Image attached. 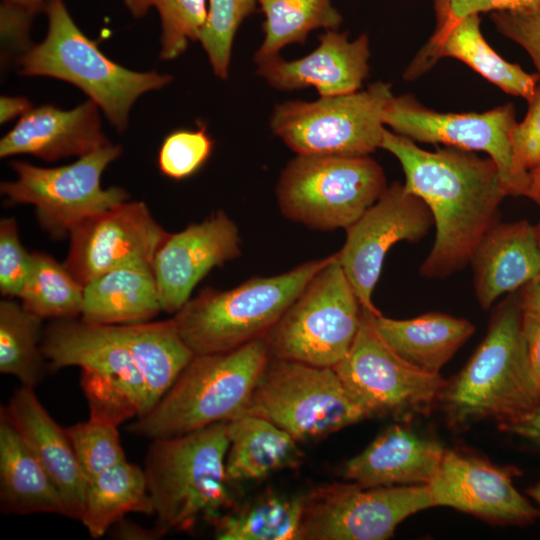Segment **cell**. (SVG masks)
Wrapping results in <instances>:
<instances>
[{
	"label": "cell",
	"mask_w": 540,
	"mask_h": 540,
	"mask_svg": "<svg viewBox=\"0 0 540 540\" xmlns=\"http://www.w3.org/2000/svg\"><path fill=\"white\" fill-rule=\"evenodd\" d=\"M257 4L258 0H208L207 18L199 41L217 77H228L236 32Z\"/></svg>",
	"instance_id": "8d00e7d4"
},
{
	"label": "cell",
	"mask_w": 540,
	"mask_h": 540,
	"mask_svg": "<svg viewBox=\"0 0 540 540\" xmlns=\"http://www.w3.org/2000/svg\"><path fill=\"white\" fill-rule=\"evenodd\" d=\"M393 97L389 84L376 82L316 101H286L274 108L270 128L296 154L369 155L380 148Z\"/></svg>",
	"instance_id": "8fae6325"
},
{
	"label": "cell",
	"mask_w": 540,
	"mask_h": 540,
	"mask_svg": "<svg viewBox=\"0 0 540 540\" xmlns=\"http://www.w3.org/2000/svg\"><path fill=\"white\" fill-rule=\"evenodd\" d=\"M522 312L540 316V274L518 291Z\"/></svg>",
	"instance_id": "7dc6e473"
},
{
	"label": "cell",
	"mask_w": 540,
	"mask_h": 540,
	"mask_svg": "<svg viewBox=\"0 0 540 540\" xmlns=\"http://www.w3.org/2000/svg\"><path fill=\"white\" fill-rule=\"evenodd\" d=\"M44 12L47 35L20 56L19 74L73 84L119 132L126 129L130 109L141 95L172 81L171 75L132 71L106 57L75 24L62 0H50Z\"/></svg>",
	"instance_id": "8992f818"
},
{
	"label": "cell",
	"mask_w": 540,
	"mask_h": 540,
	"mask_svg": "<svg viewBox=\"0 0 540 540\" xmlns=\"http://www.w3.org/2000/svg\"><path fill=\"white\" fill-rule=\"evenodd\" d=\"M434 506L451 507L500 525L524 526L540 509L514 486L512 474L492 463L446 449L427 484Z\"/></svg>",
	"instance_id": "ac0fdd59"
},
{
	"label": "cell",
	"mask_w": 540,
	"mask_h": 540,
	"mask_svg": "<svg viewBox=\"0 0 540 540\" xmlns=\"http://www.w3.org/2000/svg\"><path fill=\"white\" fill-rule=\"evenodd\" d=\"M77 461L88 481L126 460L118 426L89 416L65 428Z\"/></svg>",
	"instance_id": "74e56055"
},
{
	"label": "cell",
	"mask_w": 540,
	"mask_h": 540,
	"mask_svg": "<svg viewBox=\"0 0 540 540\" xmlns=\"http://www.w3.org/2000/svg\"><path fill=\"white\" fill-rule=\"evenodd\" d=\"M530 199L540 205V172L537 173L532 179Z\"/></svg>",
	"instance_id": "f907efd6"
},
{
	"label": "cell",
	"mask_w": 540,
	"mask_h": 540,
	"mask_svg": "<svg viewBox=\"0 0 540 540\" xmlns=\"http://www.w3.org/2000/svg\"><path fill=\"white\" fill-rule=\"evenodd\" d=\"M539 401L516 291L498 305L484 339L462 370L446 382L438 403L457 429L485 419L499 424L517 420Z\"/></svg>",
	"instance_id": "7a4b0ae2"
},
{
	"label": "cell",
	"mask_w": 540,
	"mask_h": 540,
	"mask_svg": "<svg viewBox=\"0 0 540 540\" xmlns=\"http://www.w3.org/2000/svg\"><path fill=\"white\" fill-rule=\"evenodd\" d=\"M331 255L279 275L252 277L230 290H202L174 314L178 332L194 355L234 350L267 336Z\"/></svg>",
	"instance_id": "5b68a950"
},
{
	"label": "cell",
	"mask_w": 540,
	"mask_h": 540,
	"mask_svg": "<svg viewBox=\"0 0 540 540\" xmlns=\"http://www.w3.org/2000/svg\"><path fill=\"white\" fill-rule=\"evenodd\" d=\"M115 326L143 377L149 411L171 388L194 353L181 338L173 318Z\"/></svg>",
	"instance_id": "f546056e"
},
{
	"label": "cell",
	"mask_w": 540,
	"mask_h": 540,
	"mask_svg": "<svg viewBox=\"0 0 540 540\" xmlns=\"http://www.w3.org/2000/svg\"><path fill=\"white\" fill-rule=\"evenodd\" d=\"M535 232H536L538 247H539V250H540V220H539L538 224L535 226Z\"/></svg>",
	"instance_id": "f5cc1de1"
},
{
	"label": "cell",
	"mask_w": 540,
	"mask_h": 540,
	"mask_svg": "<svg viewBox=\"0 0 540 540\" xmlns=\"http://www.w3.org/2000/svg\"><path fill=\"white\" fill-rule=\"evenodd\" d=\"M499 428L503 432L540 442V401L528 414L517 420L499 424Z\"/></svg>",
	"instance_id": "bcb514c9"
},
{
	"label": "cell",
	"mask_w": 540,
	"mask_h": 540,
	"mask_svg": "<svg viewBox=\"0 0 540 540\" xmlns=\"http://www.w3.org/2000/svg\"><path fill=\"white\" fill-rule=\"evenodd\" d=\"M32 18L33 16L20 9L1 4V38L6 50H20L24 53L30 48L29 30Z\"/></svg>",
	"instance_id": "7bdbcfd3"
},
{
	"label": "cell",
	"mask_w": 540,
	"mask_h": 540,
	"mask_svg": "<svg viewBox=\"0 0 540 540\" xmlns=\"http://www.w3.org/2000/svg\"><path fill=\"white\" fill-rule=\"evenodd\" d=\"M264 14V39L254 60L278 55L290 44H304L319 28L337 30L342 16L332 0H258Z\"/></svg>",
	"instance_id": "1f68e13d"
},
{
	"label": "cell",
	"mask_w": 540,
	"mask_h": 540,
	"mask_svg": "<svg viewBox=\"0 0 540 540\" xmlns=\"http://www.w3.org/2000/svg\"><path fill=\"white\" fill-rule=\"evenodd\" d=\"M110 144L92 100L71 110L53 105L31 108L0 141V157L28 154L52 162L89 154Z\"/></svg>",
	"instance_id": "44dd1931"
},
{
	"label": "cell",
	"mask_w": 540,
	"mask_h": 540,
	"mask_svg": "<svg viewBox=\"0 0 540 540\" xmlns=\"http://www.w3.org/2000/svg\"><path fill=\"white\" fill-rule=\"evenodd\" d=\"M128 513L154 514L144 470L124 460L87 483L80 521L92 538L102 537Z\"/></svg>",
	"instance_id": "4dcf8cb0"
},
{
	"label": "cell",
	"mask_w": 540,
	"mask_h": 540,
	"mask_svg": "<svg viewBox=\"0 0 540 540\" xmlns=\"http://www.w3.org/2000/svg\"><path fill=\"white\" fill-rule=\"evenodd\" d=\"M240 254L238 228L223 211L169 233L152 263L162 311L177 313L210 270Z\"/></svg>",
	"instance_id": "d6986e66"
},
{
	"label": "cell",
	"mask_w": 540,
	"mask_h": 540,
	"mask_svg": "<svg viewBox=\"0 0 540 540\" xmlns=\"http://www.w3.org/2000/svg\"><path fill=\"white\" fill-rule=\"evenodd\" d=\"M84 286L53 257L31 253L30 270L19 296L22 304L42 318L75 319L81 315Z\"/></svg>",
	"instance_id": "e575fe53"
},
{
	"label": "cell",
	"mask_w": 540,
	"mask_h": 540,
	"mask_svg": "<svg viewBox=\"0 0 540 540\" xmlns=\"http://www.w3.org/2000/svg\"><path fill=\"white\" fill-rule=\"evenodd\" d=\"M491 20L498 32L518 44L529 55L540 83V4L494 11Z\"/></svg>",
	"instance_id": "b9f144b4"
},
{
	"label": "cell",
	"mask_w": 540,
	"mask_h": 540,
	"mask_svg": "<svg viewBox=\"0 0 540 540\" xmlns=\"http://www.w3.org/2000/svg\"><path fill=\"white\" fill-rule=\"evenodd\" d=\"M470 263L477 301L489 309L501 295L518 291L540 274L535 226L526 220L496 222L481 239Z\"/></svg>",
	"instance_id": "d4e9b609"
},
{
	"label": "cell",
	"mask_w": 540,
	"mask_h": 540,
	"mask_svg": "<svg viewBox=\"0 0 540 540\" xmlns=\"http://www.w3.org/2000/svg\"><path fill=\"white\" fill-rule=\"evenodd\" d=\"M121 152L120 146L110 143L55 168L13 161L16 179L2 182L1 194L10 203L33 205L41 228L52 238L62 239L83 220L128 199L123 188L101 186L104 170Z\"/></svg>",
	"instance_id": "7c38bea8"
},
{
	"label": "cell",
	"mask_w": 540,
	"mask_h": 540,
	"mask_svg": "<svg viewBox=\"0 0 540 540\" xmlns=\"http://www.w3.org/2000/svg\"><path fill=\"white\" fill-rule=\"evenodd\" d=\"M451 16L460 18L481 12L514 10L540 4V0H435Z\"/></svg>",
	"instance_id": "ee69618b"
},
{
	"label": "cell",
	"mask_w": 540,
	"mask_h": 540,
	"mask_svg": "<svg viewBox=\"0 0 540 540\" xmlns=\"http://www.w3.org/2000/svg\"><path fill=\"white\" fill-rule=\"evenodd\" d=\"M227 435L226 474L231 483L260 480L301 462L298 441L265 418L243 413L227 422Z\"/></svg>",
	"instance_id": "f1b7e54d"
},
{
	"label": "cell",
	"mask_w": 540,
	"mask_h": 540,
	"mask_svg": "<svg viewBox=\"0 0 540 540\" xmlns=\"http://www.w3.org/2000/svg\"><path fill=\"white\" fill-rule=\"evenodd\" d=\"M372 320L380 337L393 351L431 373H440L475 331L469 320L440 312L403 320L380 313L373 314Z\"/></svg>",
	"instance_id": "4316f807"
},
{
	"label": "cell",
	"mask_w": 540,
	"mask_h": 540,
	"mask_svg": "<svg viewBox=\"0 0 540 540\" xmlns=\"http://www.w3.org/2000/svg\"><path fill=\"white\" fill-rule=\"evenodd\" d=\"M270 357L262 337L234 350L194 355L165 395L127 427L151 440L183 435L245 413Z\"/></svg>",
	"instance_id": "277c9868"
},
{
	"label": "cell",
	"mask_w": 540,
	"mask_h": 540,
	"mask_svg": "<svg viewBox=\"0 0 540 540\" xmlns=\"http://www.w3.org/2000/svg\"><path fill=\"white\" fill-rule=\"evenodd\" d=\"M527 102V113L512 133L511 153L517 196L530 198L532 179L540 172V83Z\"/></svg>",
	"instance_id": "f35d334b"
},
{
	"label": "cell",
	"mask_w": 540,
	"mask_h": 540,
	"mask_svg": "<svg viewBox=\"0 0 540 540\" xmlns=\"http://www.w3.org/2000/svg\"><path fill=\"white\" fill-rule=\"evenodd\" d=\"M213 150L206 126L196 130H177L163 141L158 155L160 171L173 179L187 178L197 172Z\"/></svg>",
	"instance_id": "ab89813d"
},
{
	"label": "cell",
	"mask_w": 540,
	"mask_h": 540,
	"mask_svg": "<svg viewBox=\"0 0 540 540\" xmlns=\"http://www.w3.org/2000/svg\"><path fill=\"white\" fill-rule=\"evenodd\" d=\"M433 225V216L424 201L407 191L404 184L393 182L346 229L338 259L362 308L376 315L381 313L372 294L389 249L400 241L421 240Z\"/></svg>",
	"instance_id": "9a60e30c"
},
{
	"label": "cell",
	"mask_w": 540,
	"mask_h": 540,
	"mask_svg": "<svg viewBox=\"0 0 540 540\" xmlns=\"http://www.w3.org/2000/svg\"><path fill=\"white\" fill-rule=\"evenodd\" d=\"M42 319L11 297L0 302V372L33 388L46 360L39 343Z\"/></svg>",
	"instance_id": "836d02e7"
},
{
	"label": "cell",
	"mask_w": 540,
	"mask_h": 540,
	"mask_svg": "<svg viewBox=\"0 0 540 540\" xmlns=\"http://www.w3.org/2000/svg\"><path fill=\"white\" fill-rule=\"evenodd\" d=\"M437 27L405 73L417 77L442 57L458 59L504 92L528 101L539 84L537 74L500 57L484 39L479 14L456 18L435 4Z\"/></svg>",
	"instance_id": "7402d4cb"
},
{
	"label": "cell",
	"mask_w": 540,
	"mask_h": 540,
	"mask_svg": "<svg viewBox=\"0 0 540 540\" xmlns=\"http://www.w3.org/2000/svg\"><path fill=\"white\" fill-rule=\"evenodd\" d=\"M522 330L531 370L540 387V316L522 312Z\"/></svg>",
	"instance_id": "f6af8a7d"
},
{
	"label": "cell",
	"mask_w": 540,
	"mask_h": 540,
	"mask_svg": "<svg viewBox=\"0 0 540 540\" xmlns=\"http://www.w3.org/2000/svg\"><path fill=\"white\" fill-rule=\"evenodd\" d=\"M32 108L24 97L2 96L0 98V122L4 124L16 117H21Z\"/></svg>",
	"instance_id": "c3c4849f"
},
{
	"label": "cell",
	"mask_w": 540,
	"mask_h": 540,
	"mask_svg": "<svg viewBox=\"0 0 540 540\" xmlns=\"http://www.w3.org/2000/svg\"><path fill=\"white\" fill-rule=\"evenodd\" d=\"M228 446L227 422L151 441L143 470L160 534L218 521L232 505Z\"/></svg>",
	"instance_id": "3957f363"
},
{
	"label": "cell",
	"mask_w": 540,
	"mask_h": 540,
	"mask_svg": "<svg viewBox=\"0 0 540 540\" xmlns=\"http://www.w3.org/2000/svg\"><path fill=\"white\" fill-rule=\"evenodd\" d=\"M380 148L400 162L406 190L422 199L433 216L435 241L421 275L445 278L463 269L509 196L497 164L454 147L427 151L387 129Z\"/></svg>",
	"instance_id": "6da1fadb"
},
{
	"label": "cell",
	"mask_w": 540,
	"mask_h": 540,
	"mask_svg": "<svg viewBox=\"0 0 540 540\" xmlns=\"http://www.w3.org/2000/svg\"><path fill=\"white\" fill-rule=\"evenodd\" d=\"M369 39L363 34L349 41L346 33L327 30L308 55L285 60L279 54L254 60L257 74L281 91L314 87L320 97L353 93L369 72Z\"/></svg>",
	"instance_id": "ffe728a7"
},
{
	"label": "cell",
	"mask_w": 540,
	"mask_h": 540,
	"mask_svg": "<svg viewBox=\"0 0 540 540\" xmlns=\"http://www.w3.org/2000/svg\"><path fill=\"white\" fill-rule=\"evenodd\" d=\"M372 315L362 308L354 342L333 369L369 418L391 416L406 421L428 415L447 381L440 373L422 370L393 351L376 331Z\"/></svg>",
	"instance_id": "4fadbf2b"
},
{
	"label": "cell",
	"mask_w": 540,
	"mask_h": 540,
	"mask_svg": "<svg viewBox=\"0 0 540 540\" xmlns=\"http://www.w3.org/2000/svg\"><path fill=\"white\" fill-rule=\"evenodd\" d=\"M31 253L23 247L14 218L0 222V292L3 296H20L29 274Z\"/></svg>",
	"instance_id": "60d3db41"
},
{
	"label": "cell",
	"mask_w": 540,
	"mask_h": 540,
	"mask_svg": "<svg viewBox=\"0 0 540 540\" xmlns=\"http://www.w3.org/2000/svg\"><path fill=\"white\" fill-rule=\"evenodd\" d=\"M305 510V494L267 495L221 517L220 540H298Z\"/></svg>",
	"instance_id": "d6a6232c"
},
{
	"label": "cell",
	"mask_w": 540,
	"mask_h": 540,
	"mask_svg": "<svg viewBox=\"0 0 540 540\" xmlns=\"http://www.w3.org/2000/svg\"><path fill=\"white\" fill-rule=\"evenodd\" d=\"M49 1L50 0H3L1 4L20 9L31 16H34L40 11L44 12Z\"/></svg>",
	"instance_id": "681fc988"
},
{
	"label": "cell",
	"mask_w": 540,
	"mask_h": 540,
	"mask_svg": "<svg viewBox=\"0 0 540 540\" xmlns=\"http://www.w3.org/2000/svg\"><path fill=\"white\" fill-rule=\"evenodd\" d=\"M384 122L412 141L486 153L497 164L508 195L517 196L511 153V137L517 125L513 104L483 113H441L424 107L410 95L394 96Z\"/></svg>",
	"instance_id": "2e32d148"
},
{
	"label": "cell",
	"mask_w": 540,
	"mask_h": 540,
	"mask_svg": "<svg viewBox=\"0 0 540 540\" xmlns=\"http://www.w3.org/2000/svg\"><path fill=\"white\" fill-rule=\"evenodd\" d=\"M41 350L53 370L81 368L90 417L119 426L148 411L143 377L115 325L56 319L44 332Z\"/></svg>",
	"instance_id": "52a82bcc"
},
{
	"label": "cell",
	"mask_w": 540,
	"mask_h": 540,
	"mask_svg": "<svg viewBox=\"0 0 540 540\" xmlns=\"http://www.w3.org/2000/svg\"><path fill=\"white\" fill-rule=\"evenodd\" d=\"M0 506L3 513L67 517L64 499L42 464L0 414Z\"/></svg>",
	"instance_id": "83f0119b"
},
{
	"label": "cell",
	"mask_w": 540,
	"mask_h": 540,
	"mask_svg": "<svg viewBox=\"0 0 540 540\" xmlns=\"http://www.w3.org/2000/svg\"><path fill=\"white\" fill-rule=\"evenodd\" d=\"M527 494L537 504L538 508L540 509V482L528 488Z\"/></svg>",
	"instance_id": "816d5d0a"
},
{
	"label": "cell",
	"mask_w": 540,
	"mask_h": 540,
	"mask_svg": "<svg viewBox=\"0 0 540 540\" xmlns=\"http://www.w3.org/2000/svg\"><path fill=\"white\" fill-rule=\"evenodd\" d=\"M433 506L427 485L319 487L305 494L298 540L388 539L406 518Z\"/></svg>",
	"instance_id": "5bb4252c"
},
{
	"label": "cell",
	"mask_w": 540,
	"mask_h": 540,
	"mask_svg": "<svg viewBox=\"0 0 540 540\" xmlns=\"http://www.w3.org/2000/svg\"><path fill=\"white\" fill-rule=\"evenodd\" d=\"M361 313L338 253L332 254L267 334L270 356L333 368L349 352Z\"/></svg>",
	"instance_id": "30bf717a"
},
{
	"label": "cell",
	"mask_w": 540,
	"mask_h": 540,
	"mask_svg": "<svg viewBox=\"0 0 540 540\" xmlns=\"http://www.w3.org/2000/svg\"><path fill=\"white\" fill-rule=\"evenodd\" d=\"M245 413L267 419L297 441L321 438L369 418L333 368L272 356Z\"/></svg>",
	"instance_id": "9c48e42d"
},
{
	"label": "cell",
	"mask_w": 540,
	"mask_h": 540,
	"mask_svg": "<svg viewBox=\"0 0 540 540\" xmlns=\"http://www.w3.org/2000/svg\"><path fill=\"white\" fill-rule=\"evenodd\" d=\"M135 18L155 8L161 19V50L163 60H173L185 52L190 41L200 38L205 25L207 0H123Z\"/></svg>",
	"instance_id": "d590c367"
},
{
	"label": "cell",
	"mask_w": 540,
	"mask_h": 540,
	"mask_svg": "<svg viewBox=\"0 0 540 540\" xmlns=\"http://www.w3.org/2000/svg\"><path fill=\"white\" fill-rule=\"evenodd\" d=\"M168 235L145 203L124 201L83 220L70 231L69 250L63 264L85 286L121 266H152Z\"/></svg>",
	"instance_id": "e0dca14e"
},
{
	"label": "cell",
	"mask_w": 540,
	"mask_h": 540,
	"mask_svg": "<svg viewBox=\"0 0 540 540\" xmlns=\"http://www.w3.org/2000/svg\"><path fill=\"white\" fill-rule=\"evenodd\" d=\"M161 309L151 265L112 269L84 286L81 320L98 325L146 322Z\"/></svg>",
	"instance_id": "484cf974"
},
{
	"label": "cell",
	"mask_w": 540,
	"mask_h": 540,
	"mask_svg": "<svg viewBox=\"0 0 540 540\" xmlns=\"http://www.w3.org/2000/svg\"><path fill=\"white\" fill-rule=\"evenodd\" d=\"M1 414L36 456L61 493L67 517L80 521L87 479L77 461L65 428L44 408L33 387L21 385Z\"/></svg>",
	"instance_id": "603a6c76"
},
{
	"label": "cell",
	"mask_w": 540,
	"mask_h": 540,
	"mask_svg": "<svg viewBox=\"0 0 540 540\" xmlns=\"http://www.w3.org/2000/svg\"><path fill=\"white\" fill-rule=\"evenodd\" d=\"M446 448L402 426L388 427L362 452L349 459L342 476L363 487L427 485Z\"/></svg>",
	"instance_id": "cb8c5ba5"
},
{
	"label": "cell",
	"mask_w": 540,
	"mask_h": 540,
	"mask_svg": "<svg viewBox=\"0 0 540 540\" xmlns=\"http://www.w3.org/2000/svg\"><path fill=\"white\" fill-rule=\"evenodd\" d=\"M387 188L382 167L369 155L297 154L276 185L281 213L310 229H347Z\"/></svg>",
	"instance_id": "ba28073f"
}]
</instances>
